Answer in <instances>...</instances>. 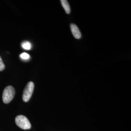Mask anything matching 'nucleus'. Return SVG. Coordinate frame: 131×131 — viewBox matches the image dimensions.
Masks as SVG:
<instances>
[{"label":"nucleus","mask_w":131,"mask_h":131,"mask_svg":"<svg viewBox=\"0 0 131 131\" xmlns=\"http://www.w3.org/2000/svg\"><path fill=\"white\" fill-rule=\"evenodd\" d=\"M15 122L18 126L24 130H29L31 128V123L28 118L24 115H19L15 118Z\"/></svg>","instance_id":"1"},{"label":"nucleus","mask_w":131,"mask_h":131,"mask_svg":"<svg viewBox=\"0 0 131 131\" xmlns=\"http://www.w3.org/2000/svg\"><path fill=\"white\" fill-rule=\"evenodd\" d=\"M15 94L14 88L11 85L5 88L3 93V101L5 103L7 104L13 100Z\"/></svg>","instance_id":"2"},{"label":"nucleus","mask_w":131,"mask_h":131,"mask_svg":"<svg viewBox=\"0 0 131 131\" xmlns=\"http://www.w3.org/2000/svg\"><path fill=\"white\" fill-rule=\"evenodd\" d=\"M34 89V84L32 82H30L25 86L24 89L23 95V100L24 102H28L32 97Z\"/></svg>","instance_id":"3"},{"label":"nucleus","mask_w":131,"mask_h":131,"mask_svg":"<svg viewBox=\"0 0 131 131\" xmlns=\"http://www.w3.org/2000/svg\"><path fill=\"white\" fill-rule=\"evenodd\" d=\"M70 29L72 34L74 37L76 39H80L81 38V33L80 31V30L76 25L74 24H70Z\"/></svg>","instance_id":"4"},{"label":"nucleus","mask_w":131,"mask_h":131,"mask_svg":"<svg viewBox=\"0 0 131 131\" xmlns=\"http://www.w3.org/2000/svg\"><path fill=\"white\" fill-rule=\"evenodd\" d=\"M61 5L62 7L64 8L67 14H70V7L68 2L66 0H61Z\"/></svg>","instance_id":"5"},{"label":"nucleus","mask_w":131,"mask_h":131,"mask_svg":"<svg viewBox=\"0 0 131 131\" xmlns=\"http://www.w3.org/2000/svg\"><path fill=\"white\" fill-rule=\"evenodd\" d=\"M21 46L25 50H30L31 49L32 45L30 42L27 41H25L21 43Z\"/></svg>","instance_id":"6"},{"label":"nucleus","mask_w":131,"mask_h":131,"mask_svg":"<svg viewBox=\"0 0 131 131\" xmlns=\"http://www.w3.org/2000/svg\"><path fill=\"white\" fill-rule=\"evenodd\" d=\"M20 57L21 59L24 60H28L30 58V56L29 55V54L26 52H23L20 55Z\"/></svg>","instance_id":"7"},{"label":"nucleus","mask_w":131,"mask_h":131,"mask_svg":"<svg viewBox=\"0 0 131 131\" xmlns=\"http://www.w3.org/2000/svg\"><path fill=\"white\" fill-rule=\"evenodd\" d=\"M5 66L3 63L2 58L0 56V71H2L5 69Z\"/></svg>","instance_id":"8"}]
</instances>
